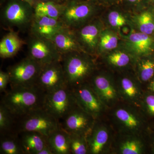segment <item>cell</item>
Listing matches in <instances>:
<instances>
[{
    "instance_id": "obj_1",
    "label": "cell",
    "mask_w": 154,
    "mask_h": 154,
    "mask_svg": "<svg viewBox=\"0 0 154 154\" xmlns=\"http://www.w3.org/2000/svg\"><path fill=\"white\" fill-rule=\"evenodd\" d=\"M4 93L1 103L17 118L43 108L46 96L36 86L11 88Z\"/></svg>"
},
{
    "instance_id": "obj_2",
    "label": "cell",
    "mask_w": 154,
    "mask_h": 154,
    "mask_svg": "<svg viewBox=\"0 0 154 154\" xmlns=\"http://www.w3.org/2000/svg\"><path fill=\"white\" fill-rule=\"evenodd\" d=\"M1 6V21L5 28L29 30L35 14L33 6L23 0H6Z\"/></svg>"
},
{
    "instance_id": "obj_3",
    "label": "cell",
    "mask_w": 154,
    "mask_h": 154,
    "mask_svg": "<svg viewBox=\"0 0 154 154\" xmlns=\"http://www.w3.org/2000/svg\"><path fill=\"white\" fill-rule=\"evenodd\" d=\"M81 51L69 53L62 55V65L66 85L72 89L84 84L93 69V65L89 58Z\"/></svg>"
},
{
    "instance_id": "obj_4",
    "label": "cell",
    "mask_w": 154,
    "mask_h": 154,
    "mask_svg": "<svg viewBox=\"0 0 154 154\" xmlns=\"http://www.w3.org/2000/svg\"><path fill=\"white\" fill-rule=\"evenodd\" d=\"M60 127V123L58 120L42 108L16 119L14 131L18 134L33 131L39 133L47 137Z\"/></svg>"
},
{
    "instance_id": "obj_5",
    "label": "cell",
    "mask_w": 154,
    "mask_h": 154,
    "mask_svg": "<svg viewBox=\"0 0 154 154\" xmlns=\"http://www.w3.org/2000/svg\"><path fill=\"white\" fill-rule=\"evenodd\" d=\"M97 5L92 0H69L64 3L60 19L66 28L78 29L89 23L96 12Z\"/></svg>"
},
{
    "instance_id": "obj_6",
    "label": "cell",
    "mask_w": 154,
    "mask_h": 154,
    "mask_svg": "<svg viewBox=\"0 0 154 154\" xmlns=\"http://www.w3.org/2000/svg\"><path fill=\"white\" fill-rule=\"evenodd\" d=\"M43 66L28 56L7 69L11 88L36 86Z\"/></svg>"
},
{
    "instance_id": "obj_7",
    "label": "cell",
    "mask_w": 154,
    "mask_h": 154,
    "mask_svg": "<svg viewBox=\"0 0 154 154\" xmlns=\"http://www.w3.org/2000/svg\"><path fill=\"white\" fill-rule=\"evenodd\" d=\"M78 106L72 89L66 85L46 94L43 108L60 122Z\"/></svg>"
},
{
    "instance_id": "obj_8",
    "label": "cell",
    "mask_w": 154,
    "mask_h": 154,
    "mask_svg": "<svg viewBox=\"0 0 154 154\" xmlns=\"http://www.w3.org/2000/svg\"><path fill=\"white\" fill-rule=\"evenodd\" d=\"M27 42L28 56L42 65L61 61V54L49 38L29 33Z\"/></svg>"
},
{
    "instance_id": "obj_9",
    "label": "cell",
    "mask_w": 154,
    "mask_h": 154,
    "mask_svg": "<svg viewBox=\"0 0 154 154\" xmlns=\"http://www.w3.org/2000/svg\"><path fill=\"white\" fill-rule=\"evenodd\" d=\"M61 61L43 66L36 86L48 94L66 85Z\"/></svg>"
},
{
    "instance_id": "obj_10",
    "label": "cell",
    "mask_w": 154,
    "mask_h": 154,
    "mask_svg": "<svg viewBox=\"0 0 154 154\" xmlns=\"http://www.w3.org/2000/svg\"><path fill=\"white\" fill-rule=\"evenodd\" d=\"M93 117L78 106L69 113L60 123L61 127L68 133L86 137L93 128Z\"/></svg>"
},
{
    "instance_id": "obj_11",
    "label": "cell",
    "mask_w": 154,
    "mask_h": 154,
    "mask_svg": "<svg viewBox=\"0 0 154 154\" xmlns=\"http://www.w3.org/2000/svg\"><path fill=\"white\" fill-rule=\"evenodd\" d=\"M77 104L92 116H96L102 109L98 96L91 86L83 84L72 89Z\"/></svg>"
},
{
    "instance_id": "obj_12",
    "label": "cell",
    "mask_w": 154,
    "mask_h": 154,
    "mask_svg": "<svg viewBox=\"0 0 154 154\" xmlns=\"http://www.w3.org/2000/svg\"><path fill=\"white\" fill-rule=\"evenodd\" d=\"M64 27H66L60 19L34 14L29 33L50 38Z\"/></svg>"
},
{
    "instance_id": "obj_13",
    "label": "cell",
    "mask_w": 154,
    "mask_h": 154,
    "mask_svg": "<svg viewBox=\"0 0 154 154\" xmlns=\"http://www.w3.org/2000/svg\"><path fill=\"white\" fill-rule=\"evenodd\" d=\"M73 30L81 47L91 52L96 50L100 34L99 26L96 23L89 22Z\"/></svg>"
},
{
    "instance_id": "obj_14",
    "label": "cell",
    "mask_w": 154,
    "mask_h": 154,
    "mask_svg": "<svg viewBox=\"0 0 154 154\" xmlns=\"http://www.w3.org/2000/svg\"><path fill=\"white\" fill-rule=\"evenodd\" d=\"M62 54L82 50L72 29L64 27L49 38Z\"/></svg>"
},
{
    "instance_id": "obj_15",
    "label": "cell",
    "mask_w": 154,
    "mask_h": 154,
    "mask_svg": "<svg viewBox=\"0 0 154 154\" xmlns=\"http://www.w3.org/2000/svg\"><path fill=\"white\" fill-rule=\"evenodd\" d=\"M18 134L24 154H38L47 145V137L39 133L26 131Z\"/></svg>"
},
{
    "instance_id": "obj_16",
    "label": "cell",
    "mask_w": 154,
    "mask_h": 154,
    "mask_svg": "<svg viewBox=\"0 0 154 154\" xmlns=\"http://www.w3.org/2000/svg\"><path fill=\"white\" fill-rule=\"evenodd\" d=\"M47 143L54 154H71L69 134L60 125L47 137Z\"/></svg>"
},
{
    "instance_id": "obj_17",
    "label": "cell",
    "mask_w": 154,
    "mask_h": 154,
    "mask_svg": "<svg viewBox=\"0 0 154 154\" xmlns=\"http://www.w3.org/2000/svg\"><path fill=\"white\" fill-rule=\"evenodd\" d=\"M23 43L18 33L11 30L0 41V57L3 59L13 57L19 52Z\"/></svg>"
},
{
    "instance_id": "obj_18",
    "label": "cell",
    "mask_w": 154,
    "mask_h": 154,
    "mask_svg": "<svg viewBox=\"0 0 154 154\" xmlns=\"http://www.w3.org/2000/svg\"><path fill=\"white\" fill-rule=\"evenodd\" d=\"M128 38L130 48L138 55L148 54L154 49L153 39L146 33L142 32L132 33Z\"/></svg>"
},
{
    "instance_id": "obj_19",
    "label": "cell",
    "mask_w": 154,
    "mask_h": 154,
    "mask_svg": "<svg viewBox=\"0 0 154 154\" xmlns=\"http://www.w3.org/2000/svg\"><path fill=\"white\" fill-rule=\"evenodd\" d=\"M0 154H24L19 134L12 132L1 134Z\"/></svg>"
},
{
    "instance_id": "obj_20",
    "label": "cell",
    "mask_w": 154,
    "mask_h": 154,
    "mask_svg": "<svg viewBox=\"0 0 154 154\" xmlns=\"http://www.w3.org/2000/svg\"><path fill=\"white\" fill-rule=\"evenodd\" d=\"M91 88L102 99L110 101L115 99L116 91L110 81L105 77L100 75L94 76Z\"/></svg>"
},
{
    "instance_id": "obj_21",
    "label": "cell",
    "mask_w": 154,
    "mask_h": 154,
    "mask_svg": "<svg viewBox=\"0 0 154 154\" xmlns=\"http://www.w3.org/2000/svg\"><path fill=\"white\" fill-rule=\"evenodd\" d=\"M92 132L87 139L89 152L91 154H99L108 140V133L103 128H96Z\"/></svg>"
},
{
    "instance_id": "obj_22",
    "label": "cell",
    "mask_w": 154,
    "mask_h": 154,
    "mask_svg": "<svg viewBox=\"0 0 154 154\" xmlns=\"http://www.w3.org/2000/svg\"><path fill=\"white\" fill-rule=\"evenodd\" d=\"M64 3L38 2L34 7L35 15L60 19L62 14Z\"/></svg>"
},
{
    "instance_id": "obj_23",
    "label": "cell",
    "mask_w": 154,
    "mask_h": 154,
    "mask_svg": "<svg viewBox=\"0 0 154 154\" xmlns=\"http://www.w3.org/2000/svg\"><path fill=\"white\" fill-rule=\"evenodd\" d=\"M16 118L3 104H0V133L1 134L15 132Z\"/></svg>"
},
{
    "instance_id": "obj_24",
    "label": "cell",
    "mask_w": 154,
    "mask_h": 154,
    "mask_svg": "<svg viewBox=\"0 0 154 154\" xmlns=\"http://www.w3.org/2000/svg\"><path fill=\"white\" fill-rule=\"evenodd\" d=\"M69 136L71 154L88 153L89 149L85 136L75 134H69Z\"/></svg>"
},
{
    "instance_id": "obj_25",
    "label": "cell",
    "mask_w": 154,
    "mask_h": 154,
    "mask_svg": "<svg viewBox=\"0 0 154 154\" xmlns=\"http://www.w3.org/2000/svg\"><path fill=\"white\" fill-rule=\"evenodd\" d=\"M136 22L142 33L149 35L154 32V19L150 12L142 13L137 17Z\"/></svg>"
},
{
    "instance_id": "obj_26",
    "label": "cell",
    "mask_w": 154,
    "mask_h": 154,
    "mask_svg": "<svg viewBox=\"0 0 154 154\" xmlns=\"http://www.w3.org/2000/svg\"><path fill=\"white\" fill-rule=\"evenodd\" d=\"M118 38L115 35L108 31L100 33L99 45L101 50H110L117 47Z\"/></svg>"
},
{
    "instance_id": "obj_27",
    "label": "cell",
    "mask_w": 154,
    "mask_h": 154,
    "mask_svg": "<svg viewBox=\"0 0 154 154\" xmlns=\"http://www.w3.org/2000/svg\"><path fill=\"white\" fill-rule=\"evenodd\" d=\"M116 117L125 126L134 129L138 126L139 122L137 118L130 112L123 109H119L116 112Z\"/></svg>"
},
{
    "instance_id": "obj_28",
    "label": "cell",
    "mask_w": 154,
    "mask_h": 154,
    "mask_svg": "<svg viewBox=\"0 0 154 154\" xmlns=\"http://www.w3.org/2000/svg\"><path fill=\"white\" fill-rule=\"evenodd\" d=\"M141 151L140 143L135 140L127 141L122 143L120 148V151L123 154H140Z\"/></svg>"
},
{
    "instance_id": "obj_29",
    "label": "cell",
    "mask_w": 154,
    "mask_h": 154,
    "mask_svg": "<svg viewBox=\"0 0 154 154\" xmlns=\"http://www.w3.org/2000/svg\"><path fill=\"white\" fill-rule=\"evenodd\" d=\"M108 60L113 65L118 67H123L129 63L130 58L126 54L119 51L109 55Z\"/></svg>"
},
{
    "instance_id": "obj_30",
    "label": "cell",
    "mask_w": 154,
    "mask_h": 154,
    "mask_svg": "<svg viewBox=\"0 0 154 154\" xmlns=\"http://www.w3.org/2000/svg\"><path fill=\"white\" fill-rule=\"evenodd\" d=\"M154 74V63L147 60L142 63L140 66V77L142 81L147 82L150 79Z\"/></svg>"
},
{
    "instance_id": "obj_31",
    "label": "cell",
    "mask_w": 154,
    "mask_h": 154,
    "mask_svg": "<svg viewBox=\"0 0 154 154\" xmlns=\"http://www.w3.org/2000/svg\"><path fill=\"white\" fill-rule=\"evenodd\" d=\"M122 88L124 94L128 97L132 98L137 95L138 92L134 84L129 79L124 78L121 81Z\"/></svg>"
},
{
    "instance_id": "obj_32",
    "label": "cell",
    "mask_w": 154,
    "mask_h": 154,
    "mask_svg": "<svg viewBox=\"0 0 154 154\" xmlns=\"http://www.w3.org/2000/svg\"><path fill=\"white\" fill-rule=\"evenodd\" d=\"M108 19L110 25L113 27H122L126 22L124 17L116 11L110 12L108 15Z\"/></svg>"
},
{
    "instance_id": "obj_33",
    "label": "cell",
    "mask_w": 154,
    "mask_h": 154,
    "mask_svg": "<svg viewBox=\"0 0 154 154\" xmlns=\"http://www.w3.org/2000/svg\"><path fill=\"white\" fill-rule=\"evenodd\" d=\"M10 83L8 73L1 70L0 71V92H5L7 86Z\"/></svg>"
},
{
    "instance_id": "obj_34",
    "label": "cell",
    "mask_w": 154,
    "mask_h": 154,
    "mask_svg": "<svg viewBox=\"0 0 154 154\" xmlns=\"http://www.w3.org/2000/svg\"><path fill=\"white\" fill-rule=\"evenodd\" d=\"M146 103L149 112L152 115H154V96L149 95L146 97Z\"/></svg>"
},
{
    "instance_id": "obj_35",
    "label": "cell",
    "mask_w": 154,
    "mask_h": 154,
    "mask_svg": "<svg viewBox=\"0 0 154 154\" xmlns=\"http://www.w3.org/2000/svg\"><path fill=\"white\" fill-rule=\"evenodd\" d=\"M125 2L133 5H140L142 3L144 2L145 0H124Z\"/></svg>"
},
{
    "instance_id": "obj_36",
    "label": "cell",
    "mask_w": 154,
    "mask_h": 154,
    "mask_svg": "<svg viewBox=\"0 0 154 154\" xmlns=\"http://www.w3.org/2000/svg\"><path fill=\"white\" fill-rule=\"evenodd\" d=\"M38 154H54L53 153L48 145L42 149L40 152H38Z\"/></svg>"
},
{
    "instance_id": "obj_37",
    "label": "cell",
    "mask_w": 154,
    "mask_h": 154,
    "mask_svg": "<svg viewBox=\"0 0 154 154\" xmlns=\"http://www.w3.org/2000/svg\"><path fill=\"white\" fill-rule=\"evenodd\" d=\"M92 1H94V2L97 4L98 5V3H113L114 2H116L118 1V0H92Z\"/></svg>"
},
{
    "instance_id": "obj_38",
    "label": "cell",
    "mask_w": 154,
    "mask_h": 154,
    "mask_svg": "<svg viewBox=\"0 0 154 154\" xmlns=\"http://www.w3.org/2000/svg\"><path fill=\"white\" fill-rule=\"evenodd\" d=\"M25 1L26 2L29 3L31 6H33V8L36 6L37 3L38 2V0H23Z\"/></svg>"
},
{
    "instance_id": "obj_39",
    "label": "cell",
    "mask_w": 154,
    "mask_h": 154,
    "mask_svg": "<svg viewBox=\"0 0 154 154\" xmlns=\"http://www.w3.org/2000/svg\"><path fill=\"white\" fill-rule=\"evenodd\" d=\"M39 2H54L59 3H64L62 0H38Z\"/></svg>"
},
{
    "instance_id": "obj_40",
    "label": "cell",
    "mask_w": 154,
    "mask_h": 154,
    "mask_svg": "<svg viewBox=\"0 0 154 154\" xmlns=\"http://www.w3.org/2000/svg\"><path fill=\"white\" fill-rule=\"evenodd\" d=\"M149 88L152 91L154 92V81L151 83L150 85Z\"/></svg>"
},
{
    "instance_id": "obj_41",
    "label": "cell",
    "mask_w": 154,
    "mask_h": 154,
    "mask_svg": "<svg viewBox=\"0 0 154 154\" xmlns=\"http://www.w3.org/2000/svg\"><path fill=\"white\" fill-rule=\"evenodd\" d=\"M69 1V0H62L63 2V3L65 2H67V1Z\"/></svg>"
},
{
    "instance_id": "obj_42",
    "label": "cell",
    "mask_w": 154,
    "mask_h": 154,
    "mask_svg": "<svg viewBox=\"0 0 154 154\" xmlns=\"http://www.w3.org/2000/svg\"><path fill=\"white\" fill-rule=\"evenodd\" d=\"M152 1H154V0H152Z\"/></svg>"
},
{
    "instance_id": "obj_43",
    "label": "cell",
    "mask_w": 154,
    "mask_h": 154,
    "mask_svg": "<svg viewBox=\"0 0 154 154\" xmlns=\"http://www.w3.org/2000/svg\"></svg>"
}]
</instances>
